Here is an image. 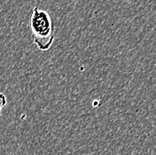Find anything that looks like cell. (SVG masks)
Instances as JSON below:
<instances>
[{
  "label": "cell",
  "mask_w": 156,
  "mask_h": 155,
  "mask_svg": "<svg viewBox=\"0 0 156 155\" xmlns=\"http://www.w3.org/2000/svg\"><path fill=\"white\" fill-rule=\"evenodd\" d=\"M30 29L37 49L41 52L48 51L54 42L53 24L48 12L34 7L30 15Z\"/></svg>",
  "instance_id": "cell-1"
},
{
  "label": "cell",
  "mask_w": 156,
  "mask_h": 155,
  "mask_svg": "<svg viewBox=\"0 0 156 155\" xmlns=\"http://www.w3.org/2000/svg\"><path fill=\"white\" fill-rule=\"evenodd\" d=\"M5 104H6V97L3 93H0V113L4 109V107L5 106Z\"/></svg>",
  "instance_id": "cell-2"
}]
</instances>
